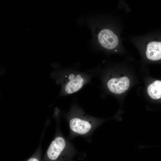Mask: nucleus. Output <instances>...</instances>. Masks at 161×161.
Listing matches in <instances>:
<instances>
[{"mask_svg":"<svg viewBox=\"0 0 161 161\" xmlns=\"http://www.w3.org/2000/svg\"><path fill=\"white\" fill-rule=\"evenodd\" d=\"M58 133L51 142L46 152L45 161H69L74 151L68 141Z\"/></svg>","mask_w":161,"mask_h":161,"instance_id":"f257e3e1","label":"nucleus"},{"mask_svg":"<svg viewBox=\"0 0 161 161\" xmlns=\"http://www.w3.org/2000/svg\"><path fill=\"white\" fill-rule=\"evenodd\" d=\"M90 25L93 39L97 45L109 49H114L117 46L118 38L112 30L101 28L96 21L91 22Z\"/></svg>","mask_w":161,"mask_h":161,"instance_id":"f03ea898","label":"nucleus"},{"mask_svg":"<svg viewBox=\"0 0 161 161\" xmlns=\"http://www.w3.org/2000/svg\"><path fill=\"white\" fill-rule=\"evenodd\" d=\"M102 122L101 121L82 115L74 116L69 120L72 133L80 135L89 134Z\"/></svg>","mask_w":161,"mask_h":161,"instance_id":"7ed1b4c3","label":"nucleus"},{"mask_svg":"<svg viewBox=\"0 0 161 161\" xmlns=\"http://www.w3.org/2000/svg\"><path fill=\"white\" fill-rule=\"evenodd\" d=\"M129 80L126 77L113 78L108 81L107 86L109 90L115 94H120L124 92L129 88Z\"/></svg>","mask_w":161,"mask_h":161,"instance_id":"20e7f679","label":"nucleus"},{"mask_svg":"<svg viewBox=\"0 0 161 161\" xmlns=\"http://www.w3.org/2000/svg\"><path fill=\"white\" fill-rule=\"evenodd\" d=\"M68 80L65 86L66 93L71 94L79 90L84 83L83 78L79 74H70Z\"/></svg>","mask_w":161,"mask_h":161,"instance_id":"39448f33","label":"nucleus"},{"mask_svg":"<svg viewBox=\"0 0 161 161\" xmlns=\"http://www.w3.org/2000/svg\"><path fill=\"white\" fill-rule=\"evenodd\" d=\"M146 55L147 58L152 61L161 59V42L152 41L147 47Z\"/></svg>","mask_w":161,"mask_h":161,"instance_id":"423d86ee","label":"nucleus"},{"mask_svg":"<svg viewBox=\"0 0 161 161\" xmlns=\"http://www.w3.org/2000/svg\"><path fill=\"white\" fill-rule=\"evenodd\" d=\"M147 92L153 99L161 98V80H156L150 84L147 88Z\"/></svg>","mask_w":161,"mask_h":161,"instance_id":"0eeeda50","label":"nucleus"},{"mask_svg":"<svg viewBox=\"0 0 161 161\" xmlns=\"http://www.w3.org/2000/svg\"><path fill=\"white\" fill-rule=\"evenodd\" d=\"M41 151V147H38L35 155L29 158L27 161H40L38 156Z\"/></svg>","mask_w":161,"mask_h":161,"instance_id":"6e6552de","label":"nucleus"}]
</instances>
